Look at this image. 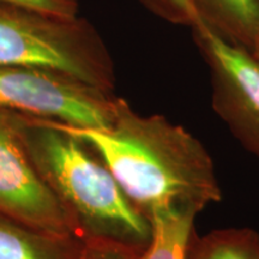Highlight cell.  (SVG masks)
Instances as JSON below:
<instances>
[{
  "mask_svg": "<svg viewBox=\"0 0 259 259\" xmlns=\"http://www.w3.org/2000/svg\"><path fill=\"white\" fill-rule=\"evenodd\" d=\"M56 124L92 149L148 221L160 211L198 215L209 204L221 200L208 151L190 132L164 116L138 114L119 97L108 128Z\"/></svg>",
  "mask_w": 259,
  "mask_h": 259,
  "instance_id": "6da1fadb",
  "label": "cell"
},
{
  "mask_svg": "<svg viewBox=\"0 0 259 259\" xmlns=\"http://www.w3.org/2000/svg\"><path fill=\"white\" fill-rule=\"evenodd\" d=\"M29 157L80 240H109L143 252L151 226L82 139L50 119L12 112Z\"/></svg>",
  "mask_w": 259,
  "mask_h": 259,
  "instance_id": "7a4b0ae2",
  "label": "cell"
},
{
  "mask_svg": "<svg viewBox=\"0 0 259 259\" xmlns=\"http://www.w3.org/2000/svg\"><path fill=\"white\" fill-rule=\"evenodd\" d=\"M0 65L60 71L114 94V64L85 18H65L0 2Z\"/></svg>",
  "mask_w": 259,
  "mask_h": 259,
  "instance_id": "3957f363",
  "label": "cell"
},
{
  "mask_svg": "<svg viewBox=\"0 0 259 259\" xmlns=\"http://www.w3.org/2000/svg\"><path fill=\"white\" fill-rule=\"evenodd\" d=\"M119 97L60 71L0 65V111L83 128H108Z\"/></svg>",
  "mask_w": 259,
  "mask_h": 259,
  "instance_id": "277c9868",
  "label": "cell"
},
{
  "mask_svg": "<svg viewBox=\"0 0 259 259\" xmlns=\"http://www.w3.org/2000/svg\"><path fill=\"white\" fill-rule=\"evenodd\" d=\"M211 76L212 107L240 143L259 158V64L208 23L193 29Z\"/></svg>",
  "mask_w": 259,
  "mask_h": 259,
  "instance_id": "5b68a950",
  "label": "cell"
},
{
  "mask_svg": "<svg viewBox=\"0 0 259 259\" xmlns=\"http://www.w3.org/2000/svg\"><path fill=\"white\" fill-rule=\"evenodd\" d=\"M0 215L38 231L79 239L29 157L9 111H0Z\"/></svg>",
  "mask_w": 259,
  "mask_h": 259,
  "instance_id": "8992f818",
  "label": "cell"
},
{
  "mask_svg": "<svg viewBox=\"0 0 259 259\" xmlns=\"http://www.w3.org/2000/svg\"><path fill=\"white\" fill-rule=\"evenodd\" d=\"M85 241L38 231L0 215V259H83Z\"/></svg>",
  "mask_w": 259,
  "mask_h": 259,
  "instance_id": "52a82bcc",
  "label": "cell"
},
{
  "mask_svg": "<svg viewBox=\"0 0 259 259\" xmlns=\"http://www.w3.org/2000/svg\"><path fill=\"white\" fill-rule=\"evenodd\" d=\"M203 21L250 52L259 22V0H197Z\"/></svg>",
  "mask_w": 259,
  "mask_h": 259,
  "instance_id": "ba28073f",
  "label": "cell"
},
{
  "mask_svg": "<svg viewBox=\"0 0 259 259\" xmlns=\"http://www.w3.org/2000/svg\"><path fill=\"white\" fill-rule=\"evenodd\" d=\"M197 215L160 211L149 219L151 238L138 259H186Z\"/></svg>",
  "mask_w": 259,
  "mask_h": 259,
  "instance_id": "9c48e42d",
  "label": "cell"
},
{
  "mask_svg": "<svg viewBox=\"0 0 259 259\" xmlns=\"http://www.w3.org/2000/svg\"><path fill=\"white\" fill-rule=\"evenodd\" d=\"M186 259H259V234L247 228L213 231L192 235Z\"/></svg>",
  "mask_w": 259,
  "mask_h": 259,
  "instance_id": "30bf717a",
  "label": "cell"
},
{
  "mask_svg": "<svg viewBox=\"0 0 259 259\" xmlns=\"http://www.w3.org/2000/svg\"><path fill=\"white\" fill-rule=\"evenodd\" d=\"M164 21L193 29L203 22L197 0H141Z\"/></svg>",
  "mask_w": 259,
  "mask_h": 259,
  "instance_id": "8fae6325",
  "label": "cell"
},
{
  "mask_svg": "<svg viewBox=\"0 0 259 259\" xmlns=\"http://www.w3.org/2000/svg\"><path fill=\"white\" fill-rule=\"evenodd\" d=\"M142 252L120 242L109 240L85 241L83 259H138Z\"/></svg>",
  "mask_w": 259,
  "mask_h": 259,
  "instance_id": "7c38bea8",
  "label": "cell"
},
{
  "mask_svg": "<svg viewBox=\"0 0 259 259\" xmlns=\"http://www.w3.org/2000/svg\"><path fill=\"white\" fill-rule=\"evenodd\" d=\"M0 2L65 18L78 17L79 11L78 0H0Z\"/></svg>",
  "mask_w": 259,
  "mask_h": 259,
  "instance_id": "4fadbf2b",
  "label": "cell"
},
{
  "mask_svg": "<svg viewBox=\"0 0 259 259\" xmlns=\"http://www.w3.org/2000/svg\"><path fill=\"white\" fill-rule=\"evenodd\" d=\"M250 53L252 54V57H253L259 64V22H258V25H257V30H255L253 44H252Z\"/></svg>",
  "mask_w": 259,
  "mask_h": 259,
  "instance_id": "5bb4252c",
  "label": "cell"
}]
</instances>
